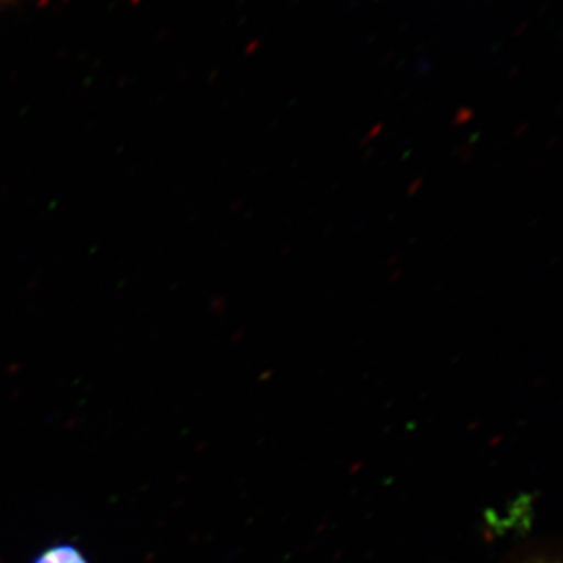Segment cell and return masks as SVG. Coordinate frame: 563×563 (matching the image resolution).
Wrapping results in <instances>:
<instances>
[{"instance_id":"2","label":"cell","mask_w":563,"mask_h":563,"mask_svg":"<svg viewBox=\"0 0 563 563\" xmlns=\"http://www.w3.org/2000/svg\"><path fill=\"white\" fill-rule=\"evenodd\" d=\"M472 117H473V114H472V111H470V110L459 111L457 118H455V124H457V125L465 124V122L468 121L470 118H472Z\"/></svg>"},{"instance_id":"3","label":"cell","mask_w":563,"mask_h":563,"mask_svg":"<svg viewBox=\"0 0 563 563\" xmlns=\"http://www.w3.org/2000/svg\"><path fill=\"white\" fill-rule=\"evenodd\" d=\"M380 132H383V124L374 125L372 132H369L368 135H366V140H363V144H366L368 143V141L376 139V136L379 135Z\"/></svg>"},{"instance_id":"4","label":"cell","mask_w":563,"mask_h":563,"mask_svg":"<svg viewBox=\"0 0 563 563\" xmlns=\"http://www.w3.org/2000/svg\"><path fill=\"white\" fill-rule=\"evenodd\" d=\"M421 184L422 179L421 177H418L417 180L412 181V184L409 185V190H407V192H409V195H415V192L418 191V188L421 187Z\"/></svg>"},{"instance_id":"1","label":"cell","mask_w":563,"mask_h":563,"mask_svg":"<svg viewBox=\"0 0 563 563\" xmlns=\"http://www.w3.org/2000/svg\"><path fill=\"white\" fill-rule=\"evenodd\" d=\"M32 563H90V561L76 544L62 542L40 551Z\"/></svg>"}]
</instances>
